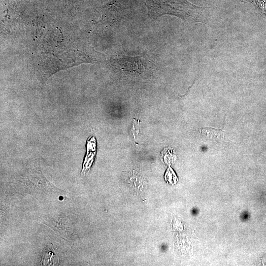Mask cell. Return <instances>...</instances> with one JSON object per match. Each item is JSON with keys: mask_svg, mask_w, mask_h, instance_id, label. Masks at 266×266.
I'll list each match as a JSON object with an SVG mask.
<instances>
[{"mask_svg": "<svg viewBox=\"0 0 266 266\" xmlns=\"http://www.w3.org/2000/svg\"><path fill=\"white\" fill-rule=\"evenodd\" d=\"M148 14L156 19L164 15L178 17L183 20H196L200 7L187 0H145Z\"/></svg>", "mask_w": 266, "mask_h": 266, "instance_id": "6da1fadb", "label": "cell"}, {"mask_svg": "<svg viewBox=\"0 0 266 266\" xmlns=\"http://www.w3.org/2000/svg\"><path fill=\"white\" fill-rule=\"evenodd\" d=\"M200 133L201 135L207 139L220 141L225 139V133L222 129L203 128L200 130Z\"/></svg>", "mask_w": 266, "mask_h": 266, "instance_id": "7a4b0ae2", "label": "cell"}, {"mask_svg": "<svg viewBox=\"0 0 266 266\" xmlns=\"http://www.w3.org/2000/svg\"><path fill=\"white\" fill-rule=\"evenodd\" d=\"M58 258L53 252L48 251L45 253L43 256L42 265L55 266L58 265Z\"/></svg>", "mask_w": 266, "mask_h": 266, "instance_id": "3957f363", "label": "cell"}]
</instances>
